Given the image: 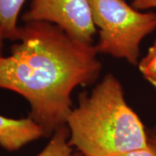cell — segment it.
Returning a JSON list of instances; mask_svg holds the SVG:
<instances>
[{
	"label": "cell",
	"instance_id": "cell-9",
	"mask_svg": "<svg viewBox=\"0 0 156 156\" xmlns=\"http://www.w3.org/2000/svg\"><path fill=\"white\" fill-rule=\"evenodd\" d=\"M120 156H156V140L148 134V144L146 147L130 151Z\"/></svg>",
	"mask_w": 156,
	"mask_h": 156
},
{
	"label": "cell",
	"instance_id": "cell-13",
	"mask_svg": "<svg viewBox=\"0 0 156 156\" xmlns=\"http://www.w3.org/2000/svg\"><path fill=\"white\" fill-rule=\"evenodd\" d=\"M71 156H86V155H84V154H83L82 153L78 152V153H73L72 155Z\"/></svg>",
	"mask_w": 156,
	"mask_h": 156
},
{
	"label": "cell",
	"instance_id": "cell-8",
	"mask_svg": "<svg viewBox=\"0 0 156 156\" xmlns=\"http://www.w3.org/2000/svg\"><path fill=\"white\" fill-rule=\"evenodd\" d=\"M140 72L156 89V41L138 63Z\"/></svg>",
	"mask_w": 156,
	"mask_h": 156
},
{
	"label": "cell",
	"instance_id": "cell-4",
	"mask_svg": "<svg viewBox=\"0 0 156 156\" xmlns=\"http://www.w3.org/2000/svg\"><path fill=\"white\" fill-rule=\"evenodd\" d=\"M25 23H53L76 41L92 44L96 29L89 0H31Z\"/></svg>",
	"mask_w": 156,
	"mask_h": 156
},
{
	"label": "cell",
	"instance_id": "cell-12",
	"mask_svg": "<svg viewBox=\"0 0 156 156\" xmlns=\"http://www.w3.org/2000/svg\"><path fill=\"white\" fill-rule=\"evenodd\" d=\"M147 133H148V134H149L150 136H152V137L156 140V126L154 128H152L150 131L147 132Z\"/></svg>",
	"mask_w": 156,
	"mask_h": 156
},
{
	"label": "cell",
	"instance_id": "cell-5",
	"mask_svg": "<svg viewBox=\"0 0 156 156\" xmlns=\"http://www.w3.org/2000/svg\"><path fill=\"white\" fill-rule=\"evenodd\" d=\"M42 136V128L30 117L15 120L0 115V146L5 150L17 151Z\"/></svg>",
	"mask_w": 156,
	"mask_h": 156
},
{
	"label": "cell",
	"instance_id": "cell-6",
	"mask_svg": "<svg viewBox=\"0 0 156 156\" xmlns=\"http://www.w3.org/2000/svg\"><path fill=\"white\" fill-rule=\"evenodd\" d=\"M26 0H0V32L5 39L17 41L19 35L17 19Z\"/></svg>",
	"mask_w": 156,
	"mask_h": 156
},
{
	"label": "cell",
	"instance_id": "cell-2",
	"mask_svg": "<svg viewBox=\"0 0 156 156\" xmlns=\"http://www.w3.org/2000/svg\"><path fill=\"white\" fill-rule=\"evenodd\" d=\"M66 125L69 145L86 156H120L148 144V133L113 74H107L89 95H80Z\"/></svg>",
	"mask_w": 156,
	"mask_h": 156
},
{
	"label": "cell",
	"instance_id": "cell-3",
	"mask_svg": "<svg viewBox=\"0 0 156 156\" xmlns=\"http://www.w3.org/2000/svg\"><path fill=\"white\" fill-rule=\"evenodd\" d=\"M99 40L97 53L138 65L140 45L156 29V13L140 12L124 0H89Z\"/></svg>",
	"mask_w": 156,
	"mask_h": 156
},
{
	"label": "cell",
	"instance_id": "cell-1",
	"mask_svg": "<svg viewBox=\"0 0 156 156\" xmlns=\"http://www.w3.org/2000/svg\"><path fill=\"white\" fill-rule=\"evenodd\" d=\"M11 54L0 56V89L14 91L30 103L31 118L44 137L66 125L77 86L95 83L101 63L95 45L68 36L53 23H25Z\"/></svg>",
	"mask_w": 156,
	"mask_h": 156
},
{
	"label": "cell",
	"instance_id": "cell-10",
	"mask_svg": "<svg viewBox=\"0 0 156 156\" xmlns=\"http://www.w3.org/2000/svg\"><path fill=\"white\" fill-rule=\"evenodd\" d=\"M132 6L138 11L156 8V0H133Z\"/></svg>",
	"mask_w": 156,
	"mask_h": 156
},
{
	"label": "cell",
	"instance_id": "cell-7",
	"mask_svg": "<svg viewBox=\"0 0 156 156\" xmlns=\"http://www.w3.org/2000/svg\"><path fill=\"white\" fill-rule=\"evenodd\" d=\"M69 130L67 125L59 128L50 138V142L37 156H71L73 150L69 143Z\"/></svg>",
	"mask_w": 156,
	"mask_h": 156
},
{
	"label": "cell",
	"instance_id": "cell-11",
	"mask_svg": "<svg viewBox=\"0 0 156 156\" xmlns=\"http://www.w3.org/2000/svg\"><path fill=\"white\" fill-rule=\"evenodd\" d=\"M4 40L5 37H3V35L0 32V56H3V53H2V50H3V44H4Z\"/></svg>",
	"mask_w": 156,
	"mask_h": 156
}]
</instances>
